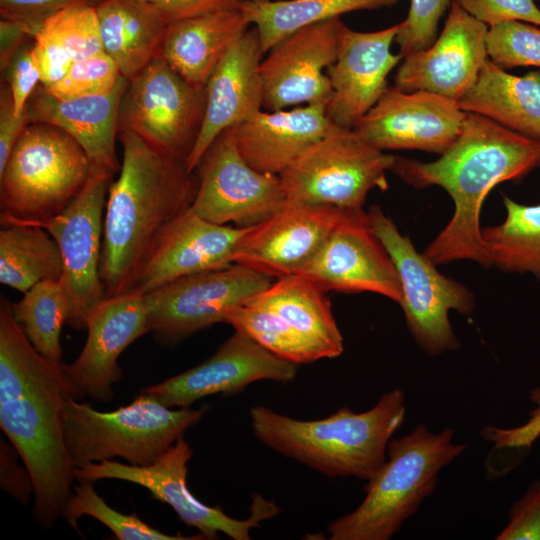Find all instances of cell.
<instances>
[{
  "mask_svg": "<svg viewBox=\"0 0 540 540\" xmlns=\"http://www.w3.org/2000/svg\"><path fill=\"white\" fill-rule=\"evenodd\" d=\"M29 123L25 110L20 115L14 113L9 87L7 84H2L0 93V172L3 171L17 140Z\"/></svg>",
  "mask_w": 540,
  "mask_h": 540,
  "instance_id": "47",
  "label": "cell"
},
{
  "mask_svg": "<svg viewBox=\"0 0 540 540\" xmlns=\"http://www.w3.org/2000/svg\"><path fill=\"white\" fill-rule=\"evenodd\" d=\"M346 27L340 17L318 22L295 31L270 49L260 63L263 109L327 106L332 87L325 71L338 57Z\"/></svg>",
  "mask_w": 540,
  "mask_h": 540,
  "instance_id": "15",
  "label": "cell"
},
{
  "mask_svg": "<svg viewBox=\"0 0 540 540\" xmlns=\"http://www.w3.org/2000/svg\"><path fill=\"white\" fill-rule=\"evenodd\" d=\"M344 209L286 199L241 238L234 263L272 279L299 274L321 249Z\"/></svg>",
  "mask_w": 540,
  "mask_h": 540,
  "instance_id": "19",
  "label": "cell"
},
{
  "mask_svg": "<svg viewBox=\"0 0 540 540\" xmlns=\"http://www.w3.org/2000/svg\"><path fill=\"white\" fill-rule=\"evenodd\" d=\"M465 116L456 101L388 86L353 129L381 151L421 150L441 155L455 142Z\"/></svg>",
  "mask_w": 540,
  "mask_h": 540,
  "instance_id": "18",
  "label": "cell"
},
{
  "mask_svg": "<svg viewBox=\"0 0 540 540\" xmlns=\"http://www.w3.org/2000/svg\"><path fill=\"white\" fill-rule=\"evenodd\" d=\"M486 45L489 59L505 70L540 68V26L509 21L488 27Z\"/></svg>",
  "mask_w": 540,
  "mask_h": 540,
  "instance_id": "38",
  "label": "cell"
},
{
  "mask_svg": "<svg viewBox=\"0 0 540 540\" xmlns=\"http://www.w3.org/2000/svg\"><path fill=\"white\" fill-rule=\"evenodd\" d=\"M166 25L236 4L239 0H139Z\"/></svg>",
  "mask_w": 540,
  "mask_h": 540,
  "instance_id": "46",
  "label": "cell"
},
{
  "mask_svg": "<svg viewBox=\"0 0 540 540\" xmlns=\"http://www.w3.org/2000/svg\"><path fill=\"white\" fill-rule=\"evenodd\" d=\"M367 215L397 269L402 289L400 306L416 342L430 355L458 349L460 343L452 330L449 312L471 314L475 306L473 294L458 281L442 275L379 206L370 207Z\"/></svg>",
  "mask_w": 540,
  "mask_h": 540,
  "instance_id": "9",
  "label": "cell"
},
{
  "mask_svg": "<svg viewBox=\"0 0 540 540\" xmlns=\"http://www.w3.org/2000/svg\"><path fill=\"white\" fill-rule=\"evenodd\" d=\"M537 166L539 140L466 112L458 137L439 159L421 162L395 156L390 171L415 188L439 186L453 200L451 219L424 252L433 264L471 260L489 267L480 227L483 202L496 185Z\"/></svg>",
  "mask_w": 540,
  "mask_h": 540,
  "instance_id": "2",
  "label": "cell"
},
{
  "mask_svg": "<svg viewBox=\"0 0 540 540\" xmlns=\"http://www.w3.org/2000/svg\"><path fill=\"white\" fill-rule=\"evenodd\" d=\"M298 275L325 291L372 292L402 302L397 269L363 209H344L321 249Z\"/></svg>",
  "mask_w": 540,
  "mask_h": 540,
  "instance_id": "17",
  "label": "cell"
},
{
  "mask_svg": "<svg viewBox=\"0 0 540 540\" xmlns=\"http://www.w3.org/2000/svg\"><path fill=\"white\" fill-rule=\"evenodd\" d=\"M14 318L35 349L51 363L62 366L61 332L70 315L60 280L35 284L12 304Z\"/></svg>",
  "mask_w": 540,
  "mask_h": 540,
  "instance_id": "35",
  "label": "cell"
},
{
  "mask_svg": "<svg viewBox=\"0 0 540 540\" xmlns=\"http://www.w3.org/2000/svg\"><path fill=\"white\" fill-rule=\"evenodd\" d=\"M274 279L234 263L187 275L143 294L154 339L174 345L219 322L225 314L266 289Z\"/></svg>",
  "mask_w": 540,
  "mask_h": 540,
  "instance_id": "12",
  "label": "cell"
},
{
  "mask_svg": "<svg viewBox=\"0 0 540 540\" xmlns=\"http://www.w3.org/2000/svg\"><path fill=\"white\" fill-rule=\"evenodd\" d=\"M394 160L353 128L334 124L279 176L288 199L361 210L372 189H388L386 173Z\"/></svg>",
  "mask_w": 540,
  "mask_h": 540,
  "instance_id": "8",
  "label": "cell"
},
{
  "mask_svg": "<svg viewBox=\"0 0 540 540\" xmlns=\"http://www.w3.org/2000/svg\"><path fill=\"white\" fill-rule=\"evenodd\" d=\"M91 516L109 528L119 540H196L204 539L199 533L194 536L165 534L138 518L111 508L94 489L91 481H78L67 500L62 516L76 530L82 516Z\"/></svg>",
  "mask_w": 540,
  "mask_h": 540,
  "instance_id": "37",
  "label": "cell"
},
{
  "mask_svg": "<svg viewBox=\"0 0 540 540\" xmlns=\"http://www.w3.org/2000/svg\"><path fill=\"white\" fill-rule=\"evenodd\" d=\"M192 455L189 443L182 436L151 465L104 460L76 467L74 475L77 481L115 479L140 485L153 498L171 506L179 519L198 529L204 539H218L219 533H223L234 540H248L252 529L260 528L263 521L280 512L273 501L260 494L252 496L250 516L241 520L228 516L219 506L211 507L199 501L187 485V465Z\"/></svg>",
  "mask_w": 540,
  "mask_h": 540,
  "instance_id": "10",
  "label": "cell"
},
{
  "mask_svg": "<svg viewBox=\"0 0 540 540\" xmlns=\"http://www.w3.org/2000/svg\"><path fill=\"white\" fill-rule=\"evenodd\" d=\"M497 540H540V480L513 504L509 522Z\"/></svg>",
  "mask_w": 540,
  "mask_h": 540,
  "instance_id": "43",
  "label": "cell"
},
{
  "mask_svg": "<svg viewBox=\"0 0 540 540\" xmlns=\"http://www.w3.org/2000/svg\"><path fill=\"white\" fill-rule=\"evenodd\" d=\"M91 170L80 144L60 128L29 123L0 172V222L7 226L62 213Z\"/></svg>",
  "mask_w": 540,
  "mask_h": 540,
  "instance_id": "7",
  "label": "cell"
},
{
  "mask_svg": "<svg viewBox=\"0 0 540 540\" xmlns=\"http://www.w3.org/2000/svg\"><path fill=\"white\" fill-rule=\"evenodd\" d=\"M103 50L131 79L158 56L167 25L139 0H103L96 7Z\"/></svg>",
  "mask_w": 540,
  "mask_h": 540,
  "instance_id": "30",
  "label": "cell"
},
{
  "mask_svg": "<svg viewBox=\"0 0 540 540\" xmlns=\"http://www.w3.org/2000/svg\"><path fill=\"white\" fill-rule=\"evenodd\" d=\"M250 24L238 2L170 23L157 57L191 84L205 87L222 57Z\"/></svg>",
  "mask_w": 540,
  "mask_h": 540,
  "instance_id": "27",
  "label": "cell"
},
{
  "mask_svg": "<svg viewBox=\"0 0 540 540\" xmlns=\"http://www.w3.org/2000/svg\"><path fill=\"white\" fill-rule=\"evenodd\" d=\"M196 169L197 191L190 209L218 225L255 227L287 199L280 176L251 167L239 152L230 129L215 139Z\"/></svg>",
  "mask_w": 540,
  "mask_h": 540,
  "instance_id": "14",
  "label": "cell"
},
{
  "mask_svg": "<svg viewBox=\"0 0 540 540\" xmlns=\"http://www.w3.org/2000/svg\"><path fill=\"white\" fill-rule=\"evenodd\" d=\"M400 28L401 22L374 32L346 27L338 57L326 71L332 87L326 114L333 124L353 128L388 87L389 73L403 59L391 51Z\"/></svg>",
  "mask_w": 540,
  "mask_h": 540,
  "instance_id": "22",
  "label": "cell"
},
{
  "mask_svg": "<svg viewBox=\"0 0 540 540\" xmlns=\"http://www.w3.org/2000/svg\"><path fill=\"white\" fill-rule=\"evenodd\" d=\"M453 430L434 433L420 424L391 439L388 460L365 486L361 504L327 527L331 540H387L434 490L440 470L466 445L454 444Z\"/></svg>",
  "mask_w": 540,
  "mask_h": 540,
  "instance_id": "5",
  "label": "cell"
},
{
  "mask_svg": "<svg viewBox=\"0 0 540 540\" xmlns=\"http://www.w3.org/2000/svg\"><path fill=\"white\" fill-rule=\"evenodd\" d=\"M224 323L289 362L307 364L327 358L319 346L267 308L244 303L228 311Z\"/></svg>",
  "mask_w": 540,
  "mask_h": 540,
  "instance_id": "36",
  "label": "cell"
},
{
  "mask_svg": "<svg viewBox=\"0 0 540 540\" xmlns=\"http://www.w3.org/2000/svg\"><path fill=\"white\" fill-rule=\"evenodd\" d=\"M325 293L315 282L297 274L275 279L245 303L273 311L319 346L327 358H335L344 350L343 336Z\"/></svg>",
  "mask_w": 540,
  "mask_h": 540,
  "instance_id": "29",
  "label": "cell"
},
{
  "mask_svg": "<svg viewBox=\"0 0 540 540\" xmlns=\"http://www.w3.org/2000/svg\"><path fill=\"white\" fill-rule=\"evenodd\" d=\"M123 158L111 183L103 224L100 278L107 297L132 292L169 227L197 191L185 161L128 129L118 130Z\"/></svg>",
  "mask_w": 540,
  "mask_h": 540,
  "instance_id": "3",
  "label": "cell"
},
{
  "mask_svg": "<svg viewBox=\"0 0 540 540\" xmlns=\"http://www.w3.org/2000/svg\"><path fill=\"white\" fill-rule=\"evenodd\" d=\"M86 329L81 353L62 365L63 378L70 397L108 403L114 397L113 384L123 376L119 356L150 332L144 295L133 291L105 298L89 314Z\"/></svg>",
  "mask_w": 540,
  "mask_h": 540,
  "instance_id": "16",
  "label": "cell"
},
{
  "mask_svg": "<svg viewBox=\"0 0 540 540\" xmlns=\"http://www.w3.org/2000/svg\"><path fill=\"white\" fill-rule=\"evenodd\" d=\"M404 393L381 396L368 411L348 407L318 420H298L263 405L249 410L254 436L265 446L330 477L370 480L386 461L387 446L405 418Z\"/></svg>",
  "mask_w": 540,
  "mask_h": 540,
  "instance_id": "4",
  "label": "cell"
},
{
  "mask_svg": "<svg viewBox=\"0 0 540 540\" xmlns=\"http://www.w3.org/2000/svg\"><path fill=\"white\" fill-rule=\"evenodd\" d=\"M471 16L491 27L509 21L540 26V9L534 0H456Z\"/></svg>",
  "mask_w": 540,
  "mask_h": 540,
  "instance_id": "41",
  "label": "cell"
},
{
  "mask_svg": "<svg viewBox=\"0 0 540 540\" xmlns=\"http://www.w3.org/2000/svg\"><path fill=\"white\" fill-rule=\"evenodd\" d=\"M262 55L257 29H248L212 72L205 86L202 126L186 161L190 171L196 170L207 149L221 133L263 109Z\"/></svg>",
  "mask_w": 540,
  "mask_h": 540,
  "instance_id": "23",
  "label": "cell"
},
{
  "mask_svg": "<svg viewBox=\"0 0 540 540\" xmlns=\"http://www.w3.org/2000/svg\"><path fill=\"white\" fill-rule=\"evenodd\" d=\"M399 0H239L238 6L257 29L260 48L267 53L295 31L343 14L388 8Z\"/></svg>",
  "mask_w": 540,
  "mask_h": 540,
  "instance_id": "32",
  "label": "cell"
},
{
  "mask_svg": "<svg viewBox=\"0 0 540 540\" xmlns=\"http://www.w3.org/2000/svg\"><path fill=\"white\" fill-rule=\"evenodd\" d=\"M104 51L96 7L77 5L46 19L32 41V54L43 86L60 80L71 65Z\"/></svg>",
  "mask_w": 540,
  "mask_h": 540,
  "instance_id": "31",
  "label": "cell"
},
{
  "mask_svg": "<svg viewBox=\"0 0 540 540\" xmlns=\"http://www.w3.org/2000/svg\"><path fill=\"white\" fill-rule=\"evenodd\" d=\"M113 173L91 166L88 180L73 202L59 215L22 223L47 230L57 242L63 259L60 279L67 295L74 329L86 328L91 311L107 298L100 278L103 209Z\"/></svg>",
  "mask_w": 540,
  "mask_h": 540,
  "instance_id": "13",
  "label": "cell"
},
{
  "mask_svg": "<svg viewBox=\"0 0 540 540\" xmlns=\"http://www.w3.org/2000/svg\"><path fill=\"white\" fill-rule=\"evenodd\" d=\"M245 1H251V2H265V1H268V0H245Z\"/></svg>",
  "mask_w": 540,
  "mask_h": 540,
  "instance_id": "50",
  "label": "cell"
},
{
  "mask_svg": "<svg viewBox=\"0 0 540 540\" xmlns=\"http://www.w3.org/2000/svg\"><path fill=\"white\" fill-rule=\"evenodd\" d=\"M451 0H411L408 15L395 38L405 57L428 48L437 38L438 24Z\"/></svg>",
  "mask_w": 540,
  "mask_h": 540,
  "instance_id": "40",
  "label": "cell"
},
{
  "mask_svg": "<svg viewBox=\"0 0 540 540\" xmlns=\"http://www.w3.org/2000/svg\"><path fill=\"white\" fill-rule=\"evenodd\" d=\"M531 399L538 404V408L531 412L529 421L521 427L513 430H498L488 432L489 435H496L499 445L506 446H530L540 434V388L531 392Z\"/></svg>",
  "mask_w": 540,
  "mask_h": 540,
  "instance_id": "49",
  "label": "cell"
},
{
  "mask_svg": "<svg viewBox=\"0 0 540 540\" xmlns=\"http://www.w3.org/2000/svg\"><path fill=\"white\" fill-rule=\"evenodd\" d=\"M34 33L25 24L14 20H0V68L5 72L17 52L33 38Z\"/></svg>",
  "mask_w": 540,
  "mask_h": 540,
  "instance_id": "48",
  "label": "cell"
},
{
  "mask_svg": "<svg viewBox=\"0 0 540 540\" xmlns=\"http://www.w3.org/2000/svg\"><path fill=\"white\" fill-rule=\"evenodd\" d=\"M63 259L51 234L35 225L11 224L0 231V282L22 293L61 279Z\"/></svg>",
  "mask_w": 540,
  "mask_h": 540,
  "instance_id": "33",
  "label": "cell"
},
{
  "mask_svg": "<svg viewBox=\"0 0 540 540\" xmlns=\"http://www.w3.org/2000/svg\"><path fill=\"white\" fill-rule=\"evenodd\" d=\"M334 126L326 105L307 104L275 111L260 110L230 128L235 144L254 169L280 175L310 145Z\"/></svg>",
  "mask_w": 540,
  "mask_h": 540,
  "instance_id": "26",
  "label": "cell"
},
{
  "mask_svg": "<svg viewBox=\"0 0 540 540\" xmlns=\"http://www.w3.org/2000/svg\"><path fill=\"white\" fill-rule=\"evenodd\" d=\"M14 113L20 115L40 83V74L32 54V43H26L5 71Z\"/></svg>",
  "mask_w": 540,
  "mask_h": 540,
  "instance_id": "44",
  "label": "cell"
},
{
  "mask_svg": "<svg viewBox=\"0 0 540 540\" xmlns=\"http://www.w3.org/2000/svg\"><path fill=\"white\" fill-rule=\"evenodd\" d=\"M121 76L115 61L101 51L75 61L60 80L43 87L58 99L93 96L110 92Z\"/></svg>",
  "mask_w": 540,
  "mask_h": 540,
  "instance_id": "39",
  "label": "cell"
},
{
  "mask_svg": "<svg viewBox=\"0 0 540 540\" xmlns=\"http://www.w3.org/2000/svg\"><path fill=\"white\" fill-rule=\"evenodd\" d=\"M458 104L467 113L540 140V71L512 75L488 58Z\"/></svg>",
  "mask_w": 540,
  "mask_h": 540,
  "instance_id": "28",
  "label": "cell"
},
{
  "mask_svg": "<svg viewBox=\"0 0 540 540\" xmlns=\"http://www.w3.org/2000/svg\"><path fill=\"white\" fill-rule=\"evenodd\" d=\"M505 220L482 228L489 267L529 273L540 281V204L525 205L503 196Z\"/></svg>",
  "mask_w": 540,
  "mask_h": 540,
  "instance_id": "34",
  "label": "cell"
},
{
  "mask_svg": "<svg viewBox=\"0 0 540 540\" xmlns=\"http://www.w3.org/2000/svg\"><path fill=\"white\" fill-rule=\"evenodd\" d=\"M206 410L207 406L170 408L140 391L130 404L101 412L68 396L63 413L66 448L75 468L116 457L133 466H148Z\"/></svg>",
  "mask_w": 540,
  "mask_h": 540,
  "instance_id": "6",
  "label": "cell"
},
{
  "mask_svg": "<svg viewBox=\"0 0 540 540\" xmlns=\"http://www.w3.org/2000/svg\"><path fill=\"white\" fill-rule=\"evenodd\" d=\"M129 84L123 75L106 94L58 99L39 84L29 98L25 112L30 123H46L69 134L84 149L91 166L117 172L115 142L120 106Z\"/></svg>",
  "mask_w": 540,
  "mask_h": 540,
  "instance_id": "25",
  "label": "cell"
},
{
  "mask_svg": "<svg viewBox=\"0 0 540 540\" xmlns=\"http://www.w3.org/2000/svg\"><path fill=\"white\" fill-rule=\"evenodd\" d=\"M488 26L453 0L444 27L426 49L403 57L394 86L427 91L458 102L473 86L488 60Z\"/></svg>",
  "mask_w": 540,
  "mask_h": 540,
  "instance_id": "20",
  "label": "cell"
},
{
  "mask_svg": "<svg viewBox=\"0 0 540 540\" xmlns=\"http://www.w3.org/2000/svg\"><path fill=\"white\" fill-rule=\"evenodd\" d=\"M297 364L284 360L246 334L235 332L208 359L140 391L170 408L190 407L214 394L233 395L259 380L292 382Z\"/></svg>",
  "mask_w": 540,
  "mask_h": 540,
  "instance_id": "21",
  "label": "cell"
},
{
  "mask_svg": "<svg viewBox=\"0 0 540 540\" xmlns=\"http://www.w3.org/2000/svg\"><path fill=\"white\" fill-rule=\"evenodd\" d=\"M205 87H198L154 58L129 79L118 130L128 129L159 151L187 161L205 112Z\"/></svg>",
  "mask_w": 540,
  "mask_h": 540,
  "instance_id": "11",
  "label": "cell"
},
{
  "mask_svg": "<svg viewBox=\"0 0 540 540\" xmlns=\"http://www.w3.org/2000/svg\"><path fill=\"white\" fill-rule=\"evenodd\" d=\"M248 229L209 222L189 208L166 231L133 291L147 294L175 279L233 265Z\"/></svg>",
  "mask_w": 540,
  "mask_h": 540,
  "instance_id": "24",
  "label": "cell"
},
{
  "mask_svg": "<svg viewBox=\"0 0 540 540\" xmlns=\"http://www.w3.org/2000/svg\"><path fill=\"white\" fill-rule=\"evenodd\" d=\"M103 0H0V16L27 25L35 33L52 15L72 6L97 7Z\"/></svg>",
  "mask_w": 540,
  "mask_h": 540,
  "instance_id": "42",
  "label": "cell"
},
{
  "mask_svg": "<svg viewBox=\"0 0 540 540\" xmlns=\"http://www.w3.org/2000/svg\"><path fill=\"white\" fill-rule=\"evenodd\" d=\"M62 366L43 357L0 298V427L18 451L34 484L33 515L51 527L72 494L74 469L64 438L69 396Z\"/></svg>",
  "mask_w": 540,
  "mask_h": 540,
  "instance_id": "1",
  "label": "cell"
},
{
  "mask_svg": "<svg viewBox=\"0 0 540 540\" xmlns=\"http://www.w3.org/2000/svg\"><path fill=\"white\" fill-rule=\"evenodd\" d=\"M19 457L11 442L0 440V486L13 498L27 505L34 493V484L27 467L19 465Z\"/></svg>",
  "mask_w": 540,
  "mask_h": 540,
  "instance_id": "45",
  "label": "cell"
}]
</instances>
